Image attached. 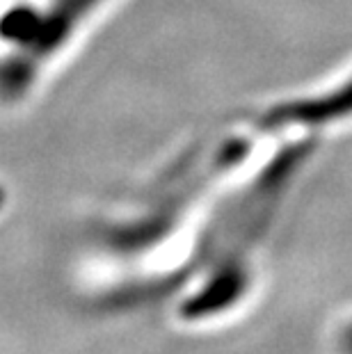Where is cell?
<instances>
[{"label":"cell","mask_w":352,"mask_h":354,"mask_svg":"<svg viewBox=\"0 0 352 354\" xmlns=\"http://www.w3.org/2000/svg\"><path fill=\"white\" fill-rule=\"evenodd\" d=\"M339 348L343 354H352V322H348V325L343 327L339 336Z\"/></svg>","instance_id":"obj_2"},{"label":"cell","mask_w":352,"mask_h":354,"mask_svg":"<svg viewBox=\"0 0 352 354\" xmlns=\"http://www.w3.org/2000/svg\"><path fill=\"white\" fill-rule=\"evenodd\" d=\"M101 3L103 0H50L33 26L19 30L21 41H26L35 55L53 53Z\"/></svg>","instance_id":"obj_1"},{"label":"cell","mask_w":352,"mask_h":354,"mask_svg":"<svg viewBox=\"0 0 352 354\" xmlns=\"http://www.w3.org/2000/svg\"><path fill=\"white\" fill-rule=\"evenodd\" d=\"M0 203H3V194H0Z\"/></svg>","instance_id":"obj_3"}]
</instances>
